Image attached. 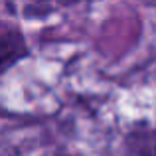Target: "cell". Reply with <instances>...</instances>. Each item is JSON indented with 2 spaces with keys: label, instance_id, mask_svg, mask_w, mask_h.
<instances>
[{
  "label": "cell",
  "instance_id": "1",
  "mask_svg": "<svg viewBox=\"0 0 156 156\" xmlns=\"http://www.w3.org/2000/svg\"><path fill=\"white\" fill-rule=\"evenodd\" d=\"M24 55H28V48L20 30L14 26H8V24H2V32H0V63H2V71H6L12 63H16Z\"/></svg>",
  "mask_w": 156,
  "mask_h": 156
}]
</instances>
